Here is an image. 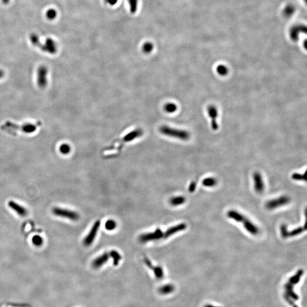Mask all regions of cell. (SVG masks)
I'll return each mask as SVG.
<instances>
[{
  "mask_svg": "<svg viewBox=\"0 0 307 307\" xmlns=\"http://www.w3.org/2000/svg\"><path fill=\"white\" fill-rule=\"evenodd\" d=\"M227 216L230 219L241 222L243 225L245 229L251 234L254 236L258 234L259 232V228L242 214L234 210H230L228 212Z\"/></svg>",
  "mask_w": 307,
  "mask_h": 307,
  "instance_id": "1",
  "label": "cell"
},
{
  "mask_svg": "<svg viewBox=\"0 0 307 307\" xmlns=\"http://www.w3.org/2000/svg\"><path fill=\"white\" fill-rule=\"evenodd\" d=\"M1 129L4 131H9L10 132H12L13 130H19L23 133L29 134L33 133L36 130V125L29 123L18 125L10 121H7L1 126Z\"/></svg>",
  "mask_w": 307,
  "mask_h": 307,
  "instance_id": "2",
  "label": "cell"
},
{
  "mask_svg": "<svg viewBox=\"0 0 307 307\" xmlns=\"http://www.w3.org/2000/svg\"><path fill=\"white\" fill-rule=\"evenodd\" d=\"M159 130L162 134L165 136L181 140H188L190 137V134L187 131L173 129L166 125L161 126Z\"/></svg>",
  "mask_w": 307,
  "mask_h": 307,
  "instance_id": "3",
  "label": "cell"
},
{
  "mask_svg": "<svg viewBox=\"0 0 307 307\" xmlns=\"http://www.w3.org/2000/svg\"><path fill=\"white\" fill-rule=\"evenodd\" d=\"M290 201L291 198L290 197L286 195H283L267 201L265 204V207L268 210H273L274 209L286 205L290 203Z\"/></svg>",
  "mask_w": 307,
  "mask_h": 307,
  "instance_id": "4",
  "label": "cell"
},
{
  "mask_svg": "<svg viewBox=\"0 0 307 307\" xmlns=\"http://www.w3.org/2000/svg\"><path fill=\"white\" fill-rule=\"evenodd\" d=\"M306 230V224L304 226H299L290 231H288L287 229V226L286 224H282L281 226V237L284 239L297 236L304 232Z\"/></svg>",
  "mask_w": 307,
  "mask_h": 307,
  "instance_id": "5",
  "label": "cell"
},
{
  "mask_svg": "<svg viewBox=\"0 0 307 307\" xmlns=\"http://www.w3.org/2000/svg\"><path fill=\"white\" fill-rule=\"evenodd\" d=\"M52 212L56 216L66 218L72 221H77L80 217L77 212L60 208H54L52 209Z\"/></svg>",
  "mask_w": 307,
  "mask_h": 307,
  "instance_id": "6",
  "label": "cell"
},
{
  "mask_svg": "<svg viewBox=\"0 0 307 307\" xmlns=\"http://www.w3.org/2000/svg\"><path fill=\"white\" fill-rule=\"evenodd\" d=\"M163 232L160 228H158L153 232L141 234L139 237V241L141 243H146L150 241L159 240L163 238Z\"/></svg>",
  "mask_w": 307,
  "mask_h": 307,
  "instance_id": "7",
  "label": "cell"
},
{
  "mask_svg": "<svg viewBox=\"0 0 307 307\" xmlns=\"http://www.w3.org/2000/svg\"><path fill=\"white\" fill-rule=\"evenodd\" d=\"M101 224V222L100 220H97L94 223L91 230L89 231L88 235L85 237L83 240V244L85 246H89L93 242L96 238L97 232L100 228Z\"/></svg>",
  "mask_w": 307,
  "mask_h": 307,
  "instance_id": "8",
  "label": "cell"
},
{
  "mask_svg": "<svg viewBox=\"0 0 307 307\" xmlns=\"http://www.w3.org/2000/svg\"><path fill=\"white\" fill-rule=\"evenodd\" d=\"M48 73L47 68L45 66H40L37 71V84L38 86L43 89L47 84V75Z\"/></svg>",
  "mask_w": 307,
  "mask_h": 307,
  "instance_id": "9",
  "label": "cell"
},
{
  "mask_svg": "<svg viewBox=\"0 0 307 307\" xmlns=\"http://www.w3.org/2000/svg\"><path fill=\"white\" fill-rule=\"evenodd\" d=\"M187 227V225L186 223H181L176 225L173 226L170 228H168L164 233H163V238L164 239L168 238L171 236H173V234H175L178 232L186 230Z\"/></svg>",
  "mask_w": 307,
  "mask_h": 307,
  "instance_id": "10",
  "label": "cell"
},
{
  "mask_svg": "<svg viewBox=\"0 0 307 307\" xmlns=\"http://www.w3.org/2000/svg\"><path fill=\"white\" fill-rule=\"evenodd\" d=\"M254 181V189L258 193H262L264 189V184L262 175L259 172H256L253 175Z\"/></svg>",
  "mask_w": 307,
  "mask_h": 307,
  "instance_id": "11",
  "label": "cell"
},
{
  "mask_svg": "<svg viewBox=\"0 0 307 307\" xmlns=\"http://www.w3.org/2000/svg\"><path fill=\"white\" fill-rule=\"evenodd\" d=\"M40 49L42 51L47 52L51 54H55L57 52V47L55 43L50 38L46 39L44 44H41Z\"/></svg>",
  "mask_w": 307,
  "mask_h": 307,
  "instance_id": "12",
  "label": "cell"
},
{
  "mask_svg": "<svg viewBox=\"0 0 307 307\" xmlns=\"http://www.w3.org/2000/svg\"><path fill=\"white\" fill-rule=\"evenodd\" d=\"M209 116L211 119V127L213 130H217L218 129V125L217 122L218 116V111L217 108L213 105L209 106L208 108Z\"/></svg>",
  "mask_w": 307,
  "mask_h": 307,
  "instance_id": "13",
  "label": "cell"
},
{
  "mask_svg": "<svg viewBox=\"0 0 307 307\" xmlns=\"http://www.w3.org/2000/svg\"><path fill=\"white\" fill-rule=\"evenodd\" d=\"M109 257L110 256L109 253H105L102 254L94 259L92 263V267L94 268H99L108 261Z\"/></svg>",
  "mask_w": 307,
  "mask_h": 307,
  "instance_id": "14",
  "label": "cell"
},
{
  "mask_svg": "<svg viewBox=\"0 0 307 307\" xmlns=\"http://www.w3.org/2000/svg\"><path fill=\"white\" fill-rule=\"evenodd\" d=\"M9 206L14 211L17 212L21 216H25L27 214V211L25 208L18 204L14 201H10L8 203Z\"/></svg>",
  "mask_w": 307,
  "mask_h": 307,
  "instance_id": "15",
  "label": "cell"
},
{
  "mask_svg": "<svg viewBox=\"0 0 307 307\" xmlns=\"http://www.w3.org/2000/svg\"><path fill=\"white\" fill-rule=\"evenodd\" d=\"M175 286L172 284H167L161 286L159 289L158 292L159 293L163 295H168L172 293L175 291Z\"/></svg>",
  "mask_w": 307,
  "mask_h": 307,
  "instance_id": "16",
  "label": "cell"
},
{
  "mask_svg": "<svg viewBox=\"0 0 307 307\" xmlns=\"http://www.w3.org/2000/svg\"><path fill=\"white\" fill-rule=\"evenodd\" d=\"M149 268L153 271L154 275L156 279H162V278H163L164 271H163V270L162 267L159 266H154L152 264L150 266Z\"/></svg>",
  "mask_w": 307,
  "mask_h": 307,
  "instance_id": "17",
  "label": "cell"
},
{
  "mask_svg": "<svg viewBox=\"0 0 307 307\" xmlns=\"http://www.w3.org/2000/svg\"><path fill=\"white\" fill-rule=\"evenodd\" d=\"M186 202V198L184 196H179L173 197L170 200V203L172 206H179L183 204Z\"/></svg>",
  "mask_w": 307,
  "mask_h": 307,
  "instance_id": "18",
  "label": "cell"
},
{
  "mask_svg": "<svg viewBox=\"0 0 307 307\" xmlns=\"http://www.w3.org/2000/svg\"><path fill=\"white\" fill-rule=\"evenodd\" d=\"M109 254L110 257L113 259V265L114 266H118V264H119V261L122 259V256H121V254L118 251H117L116 250H111L109 253Z\"/></svg>",
  "mask_w": 307,
  "mask_h": 307,
  "instance_id": "19",
  "label": "cell"
},
{
  "mask_svg": "<svg viewBox=\"0 0 307 307\" xmlns=\"http://www.w3.org/2000/svg\"><path fill=\"white\" fill-rule=\"evenodd\" d=\"M202 183L206 187H213L217 184V180L214 178H206L203 180Z\"/></svg>",
  "mask_w": 307,
  "mask_h": 307,
  "instance_id": "20",
  "label": "cell"
},
{
  "mask_svg": "<svg viewBox=\"0 0 307 307\" xmlns=\"http://www.w3.org/2000/svg\"><path fill=\"white\" fill-rule=\"evenodd\" d=\"M30 41L32 43V44L34 45V46L40 48L42 44L40 42L39 38V36L38 35H36L35 33L31 34L30 36Z\"/></svg>",
  "mask_w": 307,
  "mask_h": 307,
  "instance_id": "21",
  "label": "cell"
},
{
  "mask_svg": "<svg viewBox=\"0 0 307 307\" xmlns=\"http://www.w3.org/2000/svg\"><path fill=\"white\" fill-rule=\"evenodd\" d=\"M46 16L49 20H54L57 16V11L54 9H50L46 11Z\"/></svg>",
  "mask_w": 307,
  "mask_h": 307,
  "instance_id": "22",
  "label": "cell"
},
{
  "mask_svg": "<svg viewBox=\"0 0 307 307\" xmlns=\"http://www.w3.org/2000/svg\"><path fill=\"white\" fill-rule=\"evenodd\" d=\"M164 109L165 111H166L167 113H173L177 109L176 105L173 103H167L164 106Z\"/></svg>",
  "mask_w": 307,
  "mask_h": 307,
  "instance_id": "23",
  "label": "cell"
},
{
  "mask_svg": "<svg viewBox=\"0 0 307 307\" xmlns=\"http://www.w3.org/2000/svg\"><path fill=\"white\" fill-rule=\"evenodd\" d=\"M306 172H305L304 174L298 173H294L292 175V179L296 180V181H306Z\"/></svg>",
  "mask_w": 307,
  "mask_h": 307,
  "instance_id": "24",
  "label": "cell"
},
{
  "mask_svg": "<svg viewBox=\"0 0 307 307\" xmlns=\"http://www.w3.org/2000/svg\"><path fill=\"white\" fill-rule=\"evenodd\" d=\"M117 226V223L113 220H109L106 222L105 224V228L108 230H114Z\"/></svg>",
  "mask_w": 307,
  "mask_h": 307,
  "instance_id": "25",
  "label": "cell"
},
{
  "mask_svg": "<svg viewBox=\"0 0 307 307\" xmlns=\"http://www.w3.org/2000/svg\"><path fill=\"white\" fill-rule=\"evenodd\" d=\"M154 49L153 44L151 42H146L142 46V50L146 53L149 54L153 51Z\"/></svg>",
  "mask_w": 307,
  "mask_h": 307,
  "instance_id": "26",
  "label": "cell"
},
{
  "mask_svg": "<svg viewBox=\"0 0 307 307\" xmlns=\"http://www.w3.org/2000/svg\"><path fill=\"white\" fill-rule=\"evenodd\" d=\"M130 11L132 13L136 12L138 6V0H128Z\"/></svg>",
  "mask_w": 307,
  "mask_h": 307,
  "instance_id": "27",
  "label": "cell"
},
{
  "mask_svg": "<svg viewBox=\"0 0 307 307\" xmlns=\"http://www.w3.org/2000/svg\"><path fill=\"white\" fill-rule=\"evenodd\" d=\"M71 148L69 146V145H68V144H62V145H60V152L61 153L63 154H64V155H66V154H68V153H69L70 151H71Z\"/></svg>",
  "mask_w": 307,
  "mask_h": 307,
  "instance_id": "28",
  "label": "cell"
},
{
  "mask_svg": "<svg viewBox=\"0 0 307 307\" xmlns=\"http://www.w3.org/2000/svg\"><path fill=\"white\" fill-rule=\"evenodd\" d=\"M217 71L219 75L221 76H225L228 73V69L225 66L220 65L217 67Z\"/></svg>",
  "mask_w": 307,
  "mask_h": 307,
  "instance_id": "29",
  "label": "cell"
},
{
  "mask_svg": "<svg viewBox=\"0 0 307 307\" xmlns=\"http://www.w3.org/2000/svg\"><path fill=\"white\" fill-rule=\"evenodd\" d=\"M32 242L36 246H40L43 244V239L39 236H35L32 238Z\"/></svg>",
  "mask_w": 307,
  "mask_h": 307,
  "instance_id": "30",
  "label": "cell"
},
{
  "mask_svg": "<svg viewBox=\"0 0 307 307\" xmlns=\"http://www.w3.org/2000/svg\"><path fill=\"white\" fill-rule=\"evenodd\" d=\"M196 188V182H195V181H192V182L190 184V185H189V188H188V191H189V192L192 193V192H193L195 191Z\"/></svg>",
  "mask_w": 307,
  "mask_h": 307,
  "instance_id": "31",
  "label": "cell"
},
{
  "mask_svg": "<svg viewBox=\"0 0 307 307\" xmlns=\"http://www.w3.org/2000/svg\"><path fill=\"white\" fill-rule=\"evenodd\" d=\"M107 1L111 5H114L117 3L118 0H107Z\"/></svg>",
  "mask_w": 307,
  "mask_h": 307,
  "instance_id": "32",
  "label": "cell"
},
{
  "mask_svg": "<svg viewBox=\"0 0 307 307\" xmlns=\"http://www.w3.org/2000/svg\"><path fill=\"white\" fill-rule=\"evenodd\" d=\"M4 75H5L4 71L0 69V79H2L3 77L4 76Z\"/></svg>",
  "mask_w": 307,
  "mask_h": 307,
  "instance_id": "33",
  "label": "cell"
},
{
  "mask_svg": "<svg viewBox=\"0 0 307 307\" xmlns=\"http://www.w3.org/2000/svg\"><path fill=\"white\" fill-rule=\"evenodd\" d=\"M10 0H2V2L5 4V5H7L8 4Z\"/></svg>",
  "mask_w": 307,
  "mask_h": 307,
  "instance_id": "34",
  "label": "cell"
},
{
  "mask_svg": "<svg viewBox=\"0 0 307 307\" xmlns=\"http://www.w3.org/2000/svg\"><path fill=\"white\" fill-rule=\"evenodd\" d=\"M205 307H213V306H206Z\"/></svg>",
  "mask_w": 307,
  "mask_h": 307,
  "instance_id": "35",
  "label": "cell"
}]
</instances>
